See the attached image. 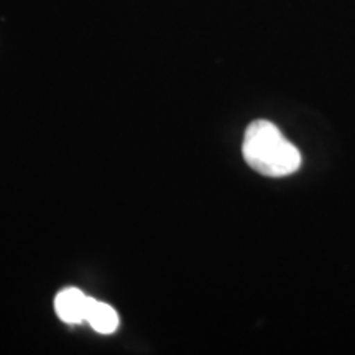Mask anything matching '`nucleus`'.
Wrapping results in <instances>:
<instances>
[{
	"mask_svg": "<svg viewBox=\"0 0 355 355\" xmlns=\"http://www.w3.org/2000/svg\"><path fill=\"white\" fill-rule=\"evenodd\" d=\"M86 321L91 324L92 329L101 334H112L119 327V316L112 306L101 303L94 298L89 301Z\"/></svg>",
	"mask_w": 355,
	"mask_h": 355,
	"instance_id": "3",
	"label": "nucleus"
},
{
	"mask_svg": "<svg viewBox=\"0 0 355 355\" xmlns=\"http://www.w3.org/2000/svg\"><path fill=\"white\" fill-rule=\"evenodd\" d=\"M89 301H91V298L84 295L83 291L76 290V288H66V290L58 293L55 300L56 314L68 324H79L86 321Z\"/></svg>",
	"mask_w": 355,
	"mask_h": 355,
	"instance_id": "2",
	"label": "nucleus"
},
{
	"mask_svg": "<svg viewBox=\"0 0 355 355\" xmlns=\"http://www.w3.org/2000/svg\"><path fill=\"white\" fill-rule=\"evenodd\" d=\"M242 153L248 166L270 178L293 175L301 166L300 150L268 121H255L247 127Z\"/></svg>",
	"mask_w": 355,
	"mask_h": 355,
	"instance_id": "1",
	"label": "nucleus"
}]
</instances>
